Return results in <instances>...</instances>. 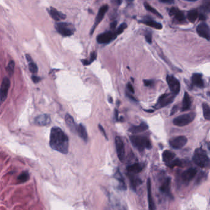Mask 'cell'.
Masks as SVG:
<instances>
[{"label":"cell","instance_id":"cell-1","mask_svg":"<svg viewBox=\"0 0 210 210\" xmlns=\"http://www.w3.org/2000/svg\"><path fill=\"white\" fill-rule=\"evenodd\" d=\"M49 144L52 149L62 154H66L68 152V137L63 130L58 127H54L51 128Z\"/></svg>","mask_w":210,"mask_h":210},{"label":"cell","instance_id":"cell-2","mask_svg":"<svg viewBox=\"0 0 210 210\" xmlns=\"http://www.w3.org/2000/svg\"><path fill=\"white\" fill-rule=\"evenodd\" d=\"M193 161L200 168H206L209 165V159L206 151L202 148H198L194 151Z\"/></svg>","mask_w":210,"mask_h":210},{"label":"cell","instance_id":"cell-3","mask_svg":"<svg viewBox=\"0 0 210 210\" xmlns=\"http://www.w3.org/2000/svg\"><path fill=\"white\" fill-rule=\"evenodd\" d=\"M130 141L132 145L140 151H143L145 149L151 148V143L145 137L132 135L130 137Z\"/></svg>","mask_w":210,"mask_h":210},{"label":"cell","instance_id":"cell-4","mask_svg":"<svg viewBox=\"0 0 210 210\" xmlns=\"http://www.w3.org/2000/svg\"><path fill=\"white\" fill-rule=\"evenodd\" d=\"M55 28L60 35L65 37L72 36L75 31L74 26L72 23L67 22L57 23L55 25Z\"/></svg>","mask_w":210,"mask_h":210},{"label":"cell","instance_id":"cell-5","mask_svg":"<svg viewBox=\"0 0 210 210\" xmlns=\"http://www.w3.org/2000/svg\"><path fill=\"white\" fill-rule=\"evenodd\" d=\"M196 114L194 113H190L179 116L173 120V124L178 127H183L190 124L196 117Z\"/></svg>","mask_w":210,"mask_h":210},{"label":"cell","instance_id":"cell-6","mask_svg":"<svg viewBox=\"0 0 210 210\" xmlns=\"http://www.w3.org/2000/svg\"><path fill=\"white\" fill-rule=\"evenodd\" d=\"M9 87V79L6 77L3 79L1 87H0V105H2L6 100Z\"/></svg>","mask_w":210,"mask_h":210},{"label":"cell","instance_id":"cell-7","mask_svg":"<svg viewBox=\"0 0 210 210\" xmlns=\"http://www.w3.org/2000/svg\"><path fill=\"white\" fill-rule=\"evenodd\" d=\"M167 81L171 94L176 95L181 89V84H180L179 81L172 75L167 76Z\"/></svg>","mask_w":210,"mask_h":210},{"label":"cell","instance_id":"cell-8","mask_svg":"<svg viewBox=\"0 0 210 210\" xmlns=\"http://www.w3.org/2000/svg\"><path fill=\"white\" fill-rule=\"evenodd\" d=\"M174 97L175 95L173 94H164L161 95L158 100L155 107L159 109L167 106L173 101Z\"/></svg>","mask_w":210,"mask_h":210},{"label":"cell","instance_id":"cell-9","mask_svg":"<svg viewBox=\"0 0 210 210\" xmlns=\"http://www.w3.org/2000/svg\"><path fill=\"white\" fill-rule=\"evenodd\" d=\"M115 146L118 159L121 162H123L125 156V144L122 138L119 137L115 138Z\"/></svg>","mask_w":210,"mask_h":210},{"label":"cell","instance_id":"cell-10","mask_svg":"<svg viewBox=\"0 0 210 210\" xmlns=\"http://www.w3.org/2000/svg\"><path fill=\"white\" fill-rule=\"evenodd\" d=\"M117 37L115 32H107L99 35L97 37V41L99 44H108L113 41Z\"/></svg>","mask_w":210,"mask_h":210},{"label":"cell","instance_id":"cell-11","mask_svg":"<svg viewBox=\"0 0 210 210\" xmlns=\"http://www.w3.org/2000/svg\"><path fill=\"white\" fill-rule=\"evenodd\" d=\"M187 143V139L184 136H179L170 140V144L174 149H181Z\"/></svg>","mask_w":210,"mask_h":210},{"label":"cell","instance_id":"cell-12","mask_svg":"<svg viewBox=\"0 0 210 210\" xmlns=\"http://www.w3.org/2000/svg\"><path fill=\"white\" fill-rule=\"evenodd\" d=\"M197 32L199 35L208 41L210 39V30L209 26L205 23H202L197 27Z\"/></svg>","mask_w":210,"mask_h":210},{"label":"cell","instance_id":"cell-13","mask_svg":"<svg viewBox=\"0 0 210 210\" xmlns=\"http://www.w3.org/2000/svg\"><path fill=\"white\" fill-rule=\"evenodd\" d=\"M51 122V118L49 114H44L39 115L35 118V123L39 126H46Z\"/></svg>","mask_w":210,"mask_h":210},{"label":"cell","instance_id":"cell-14","mask_svg":"<svg viewBox=\"0 0 210 210\" xmlns=\"http://www.w3.org/2000/svg\"><path fill=\"white\" fill-rule=\"evenodd\" d=\"M109 9V6L108 5H103V6H102L100 9L99 10L98 14L97 15V16L96 17V20L94 22V25L93 26V27L91 29V35H92L94 32V30L95 29L96 27L100 23V22L102 20L105 14L107 12V11Z\"/></svg>","mask_w":210,"mask_h":210},{"label":"cell","instance_id":"cell-15","mask_svg":"<svg viewBox=\"0 0 210 210\" xmlns=\"http://www.w3.org/2000/svg\"><path fill=\"white\" fill-rule=\"evenodd\" d=\"M169 14H170V16L174 17V18L176 19V20L180 22V23L184 22L186 20V18H185L184 13L182 11H179L176 7H173V8H171V9L169 11Z\"/></svg>","mask_w":210,"mask_h":210},{"label":"cell","instance_id":"cell-16","mask_svg":"<svg viewBox=\"0 0 210 210\" xmlns=\"http://www.w3.org/2000/svg\"><path fill=\"white\" fill-rule=\"evenodd\" d=\"M197 170L196 168H189L184 171L181 174V178L184 183H189L194 178L197 174Z\"/></svg>","mask_w":210,"mask_h":210},{"label":"cell","instance_id":"cell-17","mask_svg":"<svg viewBox=\"0 0 210 210\" xmlns=\"http://www.w3.org/2000/svg\"><path fill=\"white\" fill-rule=\"evenodd\" d=\"M147 194H148V208L149 210H155V203L154 202L152 193V187H151V182L149 179L147 181Z\"/></svg>","mask_w":210,"mask_h":210},{"label":"cell","instance_id":"cell-18","mask_svg":"<svg viewBox=\"0 0 210 210\" xmlns=\"http://www.w3.org/2000/svg\"><path fill=\"white\" fill-rule=\"evenodd\" d=\"M48 12L50 15V16L56 21H59L61 19H65L66 18V16L62 13L61 12L58 11L56 9L51 7L48 9Z\"/></svg>","mask_w":210,"mask_h":210},{"label":"cell","instance_id":"cell-19","mask_svg":"<svg viewBox=\"0 0 210 210\" xmlns=\"http://www.w3.org/2000/svg\"><path fill=\"white\" fill-rule=\"evenodd\" d=\"M144 167H145L144 164H142V163H134L127 168V171H128V173L132 174H138L143 170V169L144 168Z\"/></svg>","mask_w":210,"mask_h":210},{"label":"cell","instance_id":"cell-20","mask_svg":"<svg viewBox=\"0 0 210 210\" xmlns=\"http://www.w3.org/2000/svg\"><path fill=\"white\" fill-rule=\"evenodd\" d=\"M192 84L199 88L204 87V82L202 78V75L200 73H194L192 77Z\"/></svg>","mask_w":210,"mask_h":210},{"label":"cell","instance_id":"cell-21","mask_svg":"<svg viewBox=\"0 0 210 210\" xmlns=\"http://www.w3.org/2000/svg\"><path fill=\"white\" fill-rule=\"evenodd\" d=\"M162 158L163 162L165 163L167 166L174 160L175 154L174 153L170 151H164L162 154Z\"/></svg>","mask_w":210,"mask_h":210},{"label":"cell","instance_id":"cell-22","mask_svg":"<svg viewBox=\"0 0 210 210\" xmlns=\"http://www.w3.org/2000/svg\"><path fill=\"white\" fill-rule=\"evenodd\" d=\"M148 127L145 122H142L138 126H132L129 129V131L132 134H138L141 132L144 131L148 129Z\"/></svg>","mask_w":210,"mask_h":210},{"label":"cell","instance_id":"cell-23","mask_svg":"<svg viewBox=\"0 0 210 210\" xmlns=\"http://www.w3.org/2000/svg\"><path fill=\"white\" fill-rule=\"evenodd\" d=\"M170 184H171V179L170 178H167L163 183L161 184L160 187V191L167 195V196H170Z\"/></svg>","mask_w":210,"mask_h":210},{"label":"cell","instance_id":"cell-24","mask_svg":"<svg viewBox=\"0 0 210 210\" xmlns=\"http://www.w3.org/2000/svg\"><path fill=\"white\" fill-rule=\"evenodd\" d=\"M65 122L66 124L68 126V127L70 128V130L73 132V133H76L77 130V125H76L75 122L74 121V119L72 117V116L68 114H67L65 116Z\"/></svg>","mask_w":210,"mask_h":210},{"label":"cell","instance_id":"cell-25","mask_svg":"<svg viewBox=\"0 0 210 210\" xmlns=\"http://www.w3.org/2000/svg\"><path fill=\"white\" fill-rule=\"evenodd\" d=\"M76 133H78V136L82 140H83L84 141H88V133L86 131L85 127L83 124H80L77 125Z\"/></svg>","mask_w":210,"mask_h":210},{"label":"cell","instance_id":"cell-26","mask_svg":"<svg viewBox=\"0 0 210 210\" xmlns=\"http://www.w3.org/2000/svg\"><path fill=\"white\" fill-rule=\"evenodd\" d=\"M191 104H192V101H191L190 97L187 92H185L183 100V103H182V108H181L182 111H185L189 110L191 107Z\"/></svg>","mask_w":210,"mask_h":210},{"label":"cell","instance_id":"cell-27","mask_svg":"<svg viewBox=\"0 0 210 210\" xmlns=\"http://www.w3.org/2000/svg\"><path fill=\"white\" fill-rule=\"evenodd\" d=\"M141 22L143 23L144 24L150 26V27L154 28L157 29H161L163 28V26L161 23H158L157 22H155L154 20H152L151 19L146 18V19H144L143 20H142Z\"/></svg>","mask_w":210,"mask_h":210},{"label":"cell","instance_id":"cell-28","mask_svg":"<svg viewBox=\"0 0 210 210\" xmlns=\"http://www.w3.org/2000/svg\"><path fill=\"white\" fill-rule=\"evenodd\" d=\"M26 58L28 63V69L33 74H37L38 73V66L37 64L33 62L31 56L28 54H27Z\"/></svg>","mask_w":210,"mask_h":210},{"label":"cell","instance_id":"cell-29","mask_svg":"<svg viewBox=\"0 0 210 210\" xmlns=\"http://www.w3.org/2000/svg\"><path fill=\"white\" fill-rule=\"evenodd\" d=\"M129 181H130V185H131V188L134 190H136L137 187L141 184L142 183V180L141 179H139V178H137V177H135L132 174H129Z\"/></svg>","mask_w":210,"mask_h":210},{"label":"cell","instance_id":"cell-30","mask_svg":"<svg viewBox=\"0 0 210 210\" xmlns=\"http://www.w3.org/2000/svg\"><path fill=\"white\" fill-rule=\"evenodd\" d=\"M115 178L118 180L119 182V187H120V189L122 190H126V186L124 178L123 177V176L122 175V174L120 173L119 171H117L115 174Z\"/></svg>","mask_w":210,"mask_h":210},{"label":"cell","instance_id":"cell-31","mask_svg":"<svg viewBox=\"0 0 210 210\" xmlns=\"http://www.w3.org/2000/svg\"><path fill=\"white\" fill-rule=\"evenodd\" d=\"M199 17V12L196 9H193L189 11L187 14V18L190 22H195Z\"/></svg>","mask_w":210,"mask_h":210},{"label":"cell","instance_id":"cell-32","mask_svg":"<svg viewBox=\"0 0 210 210\" xmlns=\"http://www.w3.org/2000/svg\"><path fill=\"white\" fill-rule=\"evenodd\" d=\"M203 113L204 118L206 121H209L210 120V108L208 104L203 103Z\"/></svg>","mask_w":210,"mask_h":210},{"label":"cell","instance_id":"cell-33","mask_svg":"<svg viewBox=\"0 0 210 210\" xmlns=\"http://www.w3.org/2000/svg\"><path fill=\"white\" fill-rule=\"evenodd\" d=\"M144 7H145V9H146L147 11L152 12V13L154 14V15H155V16H157L158 17H159V18H162V17H163L155 9H154V8L153 7H152L151 6H150L147 3H146V2L144 3Z\"/></svg>","mask_w":210,"mask_h":210},{"label":"cell","instance_id":"cell-34","mask_svg":"<svg viewBox=\"0 0 210 210\" xmlns=\"http://www.w3.org/2000/svg\"><path fill=\"white\" fill-rule=\"evenodd\" d=\"M30 178V174L28 171H24L21 174L19 175L18 179L20 183H25Z\"/></svg>","mask_w":210,"mask_h":210},{"label":"cell","instance_id":"cell-35","mask_svg":"<svg viewBox=\"0 0 210 210\" xmlns=\"http://www.w3.org/2000/svg\"><path fill=\"white\" fill-rule=\"evenodd\" d=\"M96 58V54L95 52H93L91 54V56H90V58L89 59L83 60H81V62L84 65H89L92 62H93Z\"/></svg>","mask_w":210,"mask_h":210},{"label":"cell","instance_id":"cell-36","mask_svg":"<svg viewBox=\"0 0 210 210\" xmlns=\"http://www.w3.org/2000/svg\"><path fill=\"white\" fill-rule=\"evenodd\" d=\"M14 67H15V63L13 60H11L9 62V64L6 68L7 72L9 74V76H12L14 71Z\"/></svg>","mask_w":210,"mask_h":210},{"label":"cell","instance_id":"cell-37","mask_svg":"<svg viewBox=\"0 0 210 210\" xmlns=\"http://www.w3.org/2000/svg\"><path fill=\"white\" fill-rule=\"evenodd\" d=\"M126 27H127V25H126V23H122L120 26H119L118 27V28L117 29V30L115 32V33H116V34L117 35V36L119 35L122 34V33L124 32L125 29L126 28Z\"/></svg>","mask_w":210,"mask_h":210},{"label":"cell","instance_id":"cell-38","mask_svg":"<svg viewBox=\"0 0 210 210\" xmlns=\"http://www.w3.org/2000/svg\"><path fill=\"white\" fill-rule=\"evenodd\" d=\"M145 40L147 41V42H148L149 44L152 43V34L151 33L147 32V33H145Z\"/></svg>","mask_w":210,"mask_h":210},{"label":"cell","instance_id":"cell-39","mask_svg":"<svg viewBox=\"0 0 210 210\" xmlns=\"http://www.w3.org/2000/svg\"><path fill=\"white\" fill-rule=\"evenodd\" d=\"M144 83L145 86H152L154 85V82L152 80H144Z\"/></svg>","mask_w":210,"mask_h":210},{"label":"cell","instance_id":"cell-40","mask_svg":"<svg viewBox=\"0 0 210 210\" xmlns=\"http://www.w3.org/2000/svg\"><path fill=\"white\" fill-rule=\"evenodd\" d=\"M32 79L34 83H38L41 81V78L40 77L37 76H35V75H33L32 77Z\"/></svg>","mask_w":210,"mask_h":210},{"label":"cell","instance_id":"cell-41","mask_svg":"<svg viewBox=\"0 0 210 210\" xmlns=\"http://www.w3.org/2000/svg\"><path fill=\"white\" fill-rule=\"evenodd\" d=\"M158 1L161 3H165V4H173L174 3V0H158Z\"/></svg>","mask_w":210,"mask_h":210},{"label":"cell","instance_id":"cell-42","mask_svg":"<svg viewBox=\"0 0 210 210\" xmlns=\"http://www.w3.org/2000/svg\"><path fill=\"white\" fill-rule=\"evenodd\" d=\"M99 128L100 132L103 134V135H104L105 137H106V138H107V135H106V131H105V130H104L103 127H102L101 125H100V124L99 125Z\"/></svg>","mask_w":210,"mask_h":210},{"label":"cell","instance_id":"cell-43","mask_svg":"<svg viewBox=\"0 0 210 210\" xmlns=\"http://www.w3.org/2000/svg\"><path fill=\"white\" fill-rule=\"evenodd\" d=\"M128 89L129 90V92H131V93H134V88L132 87V85L131 84H128Z\"/></svg>","mask_w":210,"mask_h":210},{"label":"cell","instance_id":"cell-44","mask_svg":"<svg viewBox=\"0 0 210 210\" xmlns=\"http://www.w3.org/2000/svg\"><path fill=\"white\" fill-rule=\"evenodd\" d=\"M116 25H117V22H116V21L113 22L110 24V28L112 29H115L116 28Z\"/></svg>","mask_w":210,"mask_h":210},{"label":"cell","instance_id":"cell-45","mask_svg":"<svg viewBox=\"0 0 210 210\" xmlns=\"http://www.w3.org/2000/svg\"><path fill=\"white\" fill-rule=\"evenodd\" d=\"M177 109V107H174L173 108V110H172V112H171V115H173V114H174V113L176 112Z\"/></svg>","mask_w":210,"mask_h":210},{"label":"cell","instance_id":"cell-46","mask_svg":"<svg viewBox=\"0 0 210 210\" xmlns=\"http://www.w3.org/2000/svg\"><path fill=\"white\" fill-rule=\"evenodd\" d=\"M115 2L118 5H119L122 3V0H115Z\"/></svg>","mask_w":210,"mask_h":210},{"label":"cell","instance_id":"cell-47","mask_svg":"<svg viewBox=\"0 0 210 210\" xmlns=\"http://www.w3.org/2000/svg\"><path fill=\"white\" fill-rule=\"evenodd\" d=\"M126 1H127L128 2H132L134 1V0H126Z\"/></svg>","mask_w":210,"mask_h":210}]
</instances>
